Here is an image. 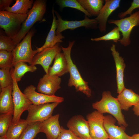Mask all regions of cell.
<instances>
[{"label": "cell", "instance_id": "1", "mask_svg": "<svg viewBox=\"0 0 139 139\" xmlns=\"http://www.w3.org/2000/svg\"><path fill=\"white\" fill-rule=\"evenodd\" d=\"M92 106L101 114L108 113L112 115L120 126L126 128L127 126L118 100L117 98L112 96L110 91H103L101 100L93 103Z\"/></svg>", "mask_w": 139, "mask_h": 139}, {"label": "cell", "instance_id": "2", "mask_svg": "<svg viewBox=\"0 0 139 139\" xmlns=\"http://www.w3.org/2000/svg\"><path fill=\"white\" fill-rule=\"evenodd\" d=\"M74 41H69L68 46L65 48L60 46L68 63V72L70 75L68 86L74 87L76 91H80L88 97L91 96V91L88 85V83L83 79L76 65L74 63L71 57L72 48Z\"/></svg>", "mask_w": 139, "mask_h": 139}, {"label": "cell", "instance_id": "3", "mask_svg": "<svg viewBox=\"0 0 139 139\" xmlns=\"http://www.w3.org/2000/svg\"><path fill=\"white\" fill-rule=\"evenodd\" d=\"M46 10V1L44 0H36L27 13V17L21 25L19 32L12 38L17 45L30 31L37 22L41 21Z\"/></svg>", "mask_w": 139, "mask_h": 139}, {"label": "cell", "instance_id": "4", "mask_svg": "<svg viewBox=\"0 0 139 139\" xmlns=\"http://www.w3.org/2000/svg\"><path fill=\"white\" fill-rule=\"evenodd\" d=\"M35 32V30L31 29L12 51L13 67L17 63L20 62L31 64L34 57L38 53L36 50L32 49L31 46L32 37Z\"/></svg>", "mask_w": 139, "mask_h": 139}, {"label": "cell", "instance_id": "5", "mask_svg": "<svg viewBox=\"0 0 139 139\" xmlns=\"http://www.w3.org/2000/svg\"><path fill=\"white\" fill-rule=\"evenodd\" d=\"M27 14H21L0 11V27L4 31L6 35L14 37L21 29L22 24L26 19Z\"/></svg>", "mask_w": 139, "mask_h": 139}, {"label": "cell", "instance_id": "6", "mask_svg": "<svg viewBox=\"0 0 139 139\" xmlns=\"http://www.w3.org/2000/svg\"><path fill=\"white\" fill-rule=\"evenodd\" d=\"M108 22L109 24L116 25L119 28L122 36L119 42L124 46H127L131 42L130 37L132 29L134 27L139 25V11L129 17L119 20H110Z\"/></svg>", "mask_w": 139, "mask_h": 139}, {"label": "cell", "instance_id": "7", "mask_svg": "<svg viewBox=\"0 0 139 139\" xmlns=\"http://www.w3.org/2000/svg\"><path fill=\"white\" fill-rule=\"evenodd\" d=\"M60 103L54 102L39 105L32 104L27 110L28 113L25 120L29 124L44 121L52 116L54 109Z\"/></svg>", "mask_w": 139, "mask_h": 139}, {"label": "cell", "instance_id": "8", "mask_svg": "<svg viewBox=\"0 0 139 139\" xmlns=\"http://www.w3.org/2000/svg\"><path fill=\"white\" fill-rule=\"evenodd\" d=\"M11 73L13 80L12 95L14 107L12 122H16L20 119L22 113L25 111L27 110L32 104L23 93L21 91L18 86V82L11 72Z\"/></svg>", "mask_w": 139, "mask_h": 139}, {"label": "cell", "instance_id": "9", "mask_svg": "<svg viewBox=\"0 0 139 139\" xmlns=\"http://www.w3.org/2000/svg\"><path fill=\"white\" fill-rule=\"evenodd\" d=\"M91 139H108V135L104 125V116L97 110L86 116Z\"/></svg>", "mask_w": 139, "mask_h": 139}, {"label": "cell", "instance_id": "10", "mask_svg": "<svg viewBox=\"0 0 139 139\" xmlns=\"http://www.w3.org/2000/svg\"><path fill=\"white\" fill-rule=\"evenodd\" d=\"M57 18L58 24L56 31V34L61 33L67 29L71 30L81 27L86 29H95L98 28V22L94 19H90L86 15L84 19L82 20L68 21L63 20L58 12L54 10Z\"/></svg>", "mask_w": 139, "mask_h": 139}, {"label": "cell", "instance_id": "11", "mask_svg": "<svg viewBox=\"0 0 139 139\" xmlns=\"http://www.w3.org/2000/svg\"><path fill=\"white\" fill-rule=\"evenodd\" d=\"M59 44L60 43H57L53 47L45 48L37 53L34 57L31 65H41L46 74H48L52 61L56 54L62 50Z\"/></svg>", "mask_w": 139, "mask_h": 139}, {"label": "cell", "instance_id": "12", "mask_svg": "<svg viewBox=\"0 0 139 139\" xmlns=\"http://www.w3.org/2000/svg\"><path fill=\"white\" fill-rule=\"evenodd\" d=\"M36 89L34 86L31 85L26 87L23 92L32 104L39 105L54 102L60 103L64 101L63 97L55 95H49L37 92L36 91Z\"/></svg>", "mask_w": 139, "mask_h": 139}, {"label": "cell", "instance_id": "13", "mask_svg": "<svg viewBox=\"0 0 139 139\" xmlns=\"http://www.w3.org/2000/svg\"><path fill=\"white\" fill-rule=\"evenodd\" d=\"M66 126L77 137L83 139H91L88 121L82 115L72 117L67 122Z\"/></svg>", "mask_w": 139, "mask_h": 139}, {"label": "cell", "instance_id": "14", "mask_svg": "<svg viewBox=\"0 0 139 139\" xmlns=\"http://www.w3.org/2000/svg\"><path fill=\"white\" fill-rule=\"evenodd\" d=\"M61 79L59 77L46 74L41 78L37 89L38 92L49 95H53L61 88Z\"/></svg>", "mask_w": 139, "mask_h": 139}, {"label": "cell", "instance_id": "15", "mask_svg": "<svg viewBox=\"0 0 139 139\" xmlns=\"http://www.w3.org/2000/svg\"><path fill=\"white\" fill-rule=\"evenodd\" d=\"M105 3L99 15L95 19L98 22V28L100 32H105L107 22L110 15L120 7V0H105Z\"/></svg>", "mask_w": 139, "mask_h": 139}, {"label": "cell", "instance_id": "16", "mask_svg": "<svg viewBox=\"0 0 139 139\" xmlns=\"http://www.w3.org/2000/svg\"><path fill=\"white\" fill-rule=\"evenodd\" d=\"M116 120L111 115L104 116V125L108 135V139H131V136L125 132L126 127L115 125Z\"/></svg>", "mask_w": 139, "mask_h": 139}, {"label": "cell", "instance_id": "17", "mask_svg": "<svg viewBox=\"0 0 139 139\" xmlns=\"http://www.w3.org/2000/svg\"><path fill=\"white\" fill-rule=\"evenodd\" d=\"M59 117V115L57 114L41 122L40 132L44 133L47 139H56L58 136L61 129Z\"/></svg>", "mask_w": 139, "mask_h": 139}, {"label": "cell", "instance_id": "18", "mask_svg": "<svg viewBox=\"0 0 139 139\" xmlns=\"http://www.w3.org/2000/svg\"><path fill=\"white\" fill-rule=\"evenodd\" d=\"M110 50L115 64L117 93L119 94L125 88L124 83V72L126 65L123 58L116 50V46L114 44L111 47Z\"/></svg>", "mask_w": 139, "mask_h": 139}, {"label": "cell", "instance_id": "19", "mask_svg": "<svg viewBox=\"0 0 139 139\" xmlns=\"http://www.w3.org/2000/svg\"><path fill=\"white\" fill-rule=\"evenodd\" d=\"M52 13L53 20L50 29L44 45L40 47H36V50L38 53L45 48L53 47L57 43L62 42V39L64 38V37L61 33L56 34V31L58 21L55 15L53 7L52 8Z\"/></svg>", "mask_w": 139, "mask_h": 139}, {"label": "cell", "instance_id": "20", "mask_svg": "<svg viewBox=\"0 0 139 139\" xmlns=\"http://www.w3.org/2000/svg\"><path fill=\"white\" fill-rule=\"evenodd\" d=\"M13 84L0 89V114L11 113L13 115L14 107L12 95Z\"/></svg>", "mask_w": 139, "mask_h": 139}, {"label": "cell", "instance_id": "21", "mask_svg": "<svg viewBox=\"0 0 139 139\" xmlns=\"http://www.w3.org/2000/svg\"><path fill=\"white\" fill-rule=\"evenodd\" d=\"M54 59L53 65L49 68L48 74L59 77L68 72V63L63 53L57 54Z\"/></svg>", "mask_w": 139, "mask_h": 139}, {"label": "cell", "instance_id": "22", "mask_svg": "<svg viewBox=\"0 0 139 139\" xmlns=\"http://www.w3.org/2000/svg\"><path fill=\"white\" fill-rule=\"evenodd\" d=\"M122 110L128 111L139 101V95L132 90L125 88L117 98Z\"/></svg>", "mask_w": 139, "mask_h": 139}, {"label": "cell", "instance_id": "23", "mask_svg": "<svg viewBox=\"0 0 139 139\" xmlns=\"http://www.w3.org/2000/svg\"><path fill=\"white\" fill-rule=\"evenodd\" d=\"M29 124L25 119H20L17 122H12L7 131V139H19Z\"/></svg>", "mask_w": 139, "mask_h": 139}, {"label": "cell", "instance_id": "24", "mask_svg": "<svg viewBox=\"0 0 139 139\" xmlns=\"http://www.w3.org/2000/svg\"><path fill=\"white\" fill-rule=\"evenodd\" d=\"M83 7L92 16L99 15L104 3L103 0H77Z\"/></svg>", "mask_w": 139, "mask_h": 139}, {"label": "cell", "instance_id": "25", "mask_svg": "<svg viewBox=\"0 0 139 139\" xmlns=\"http://www.w3.org/2000/svg\"><path fill=\"white\" fill-rule=\"evenodd\" d=\"M10 69L17 82L20 81L24 74L27 72H34L37 68L35 66L28 65L25 63L20 62L16 64Z\"/></svg>", "mask_w": 139, "mask_h": 139}, {"label": "cell", "instance_id": "26", "mask_svg": "<svg viewBox=\"0 0 139 139\" xmlns=\"http://www.w3.org/2000/svg\"><path fill=\"white\" fill-rule=\"evenodd\" d=\"M34 2L33 0H16L13 5L7 8L6 11L19 14H27L29 10L32 8Z\"/></svg>", "mask_w": 139, "mask_h": 139}, {"label": "cell", "instance_id": "27", "mask_svg": "<svg viewBox=\"0 0 139 139\" xmlns=\"http://www.w3.org/2000/svg\"><path fill=\"white\" fill-rule=\"evenodd\" d=\"M41 122L32 123L28 124L19 139H34L40 132Z\"/></svg>", "mask_w": 139, "mask_h": 139}, {"label": "cell", "instance_id": "28", "mask_svg": "<svg viewBox=\"0 0 139 139\" xmlns=\"http://www.w3.org/2000/svg\"><path fill=\"white\" fill-rule=\"evenodd\" d=\"M12 52L0 50V67L1 69L10 70L13 67Z\"/></svg>", "mask_w": 139, "mask_h": 139}, {"label": "cell", "instance_id": "29", "mask_svg": "<svg viewBox=\"0 0 139 139\" xmlns=\"http://www.w3.org/2000/svg\"><path fill=\"white\" fill-rule=\"evenodd\" d=\"M56 2L61 10L64 7L74 8L82 12L88 17L92 16L85 10L76 0H57Z\"/></svg>", "mask_w": 139, "mask_h": 139}, {"label": "cell", "instance_id": "30", "mask_svg": "<svg viewBox=\"0 0 139 139\" xmlns=\"http://www.w3.org/2000/svg\"><path fill=\"white\" fill-rule=\"evenodd\" d=\"M13 114L7 113L0 115V136L6 135L7 131L11 124Z\"/></svg>", "mask_w": 139, "mask_h": 139}, {"label": "cell", "instance_id": "31", "mask_svg": "<svg viewBox=\"0 0 139 139\" xmlns=\"http://www.w3.org/2000/svg\"><path fill=\"white\" fill-rule=\"evenodd\" d=\"M120 32L119 28L117 27H115L105 35L97 38H91V40L92 41H95L112 40L117 43L119 42L121 39Z\"/></svg>", "mask_w": 139, "mask_h": 139}, {"label": "cell", "instance_id": "32", "mask_svg": "<svg viewBox=\"0 0 139 139\" xmlns=\"http://www.w3.org/2000/svg\"><path fill=\"white\" fill-rule=\"evenodd\" d=\"M16 46L12 37L0 34V50L12 52Z\"/></svg>", "mask_w": 139, "mask_h": 139}, {"label": "cell", "instance_id": "33", "mask_svg": "<svg viewBox=\"0 0 139 139\" xmlns=\"http://www.w3.org/2000/svg\"><path fill=\"white\" fill-rule=\"evenodd\" d=\"M13 84V80L10 70H0V89Z\"/></svg>", "mask_w": 139, "mask_h": 139}, {"label": "cell", "instance_id": "34", "mask_svg": "<svg viewBox=\"0 0 139 139\" xmlns=\"http://www.w3.org/2000/svg\"><path fill=\"white\" fill-rule=\"evenodd\" d=\"M56 139H78V137L69 129L61 126L60 132Z\"/></svg>", "mask_w": 139, "mask_h": 139}, {"label": "cell", "instance_id": "35", "mask_svg": "<svg viewBox=\"0 0 139 139\" xmlns=\"http://www.w3.org/2000/svg\"><path fill=\"white\" fill-rule=\"evenodd\" d=\"M139 8V0H134L131 3L129 8L126 11L119 13L118 16L121 19L124 18L127 15H131L135 9Z\"/></svg>", "mask_w": 139, "mask_h": 139}, {"label": "cell", "instance_id": "36", "mask_svg": "<svg viewBox=\"0 0 139 139\" xmlns=\"http://www.w3.org/2000/svg\"><path fill=\"white\" fill-rule=\"evenodd\" d=\"M13 1V0H0V11H6Z\"/></svg>", "mask_w": 139, "mask_h": 139}, {"label": "cell", "instance_id": "37", "mask_svg": "<svg viewBox=\"0 0 139 139\" xmlns=\"http://www.w3.org/2000/svg\"><path fill=\"white\" fill-rule=\"evenodd\" d=\"M133 110L134 114L139 117V101L133 106Z\"/></svg>", "mask_w": 139, "mask_h": 139}, {"label": "cell", "instance_id": "38", "mask_svg": "<svg viewBox=\"0 0 139 139\" xmlns=\"http://www.w3.org/2000/svg\"><path fill=\"white\" fill-rule=\"evenodd\" d=\"M131 138V139H139V133L133 134Z\"/></svg>", "mask_w": 139, "mask_h": 139}, {"label": "cell", "instance_id": "39", "mask_svg": "<svg viewBox=\"0 0 139 139\" xmlns=\"http://www.w3.org/2000/svg\"><path fill=\"white\" fill-rule=\"evenodd\" d=\"M0 139H7L6 135L0 136Z\"/></svg>", "mask_w": 139, "mask_h": 139}, {"label": "cell", "instance_id": "40", "mask_svg": "<svg viewBox=\"0 0 139 139\" xmlns=\"http://www.w3.org/2000/svg\"><path fill=\"white\" fill-rule=\"evenodd\" d=\"M78 139H83L81 138H80L79 137H78Z\"/></svg>", "mask_w": 139, "mask_h": 139}, {"label": "cell", "instance_id": "41", "mask_svg": "<svg viewBox=\"0 0 139 139\" xmlns=\"http://www.w3.org/2000/svg\"><path fill=\"white\" fill-rule=\"evenodd\" d=\"M38 139H40V138H38Z\"/></svg>", "mask_w": 139, "mask_h": 139}, {"label": "cell", "instance_id": "42", "mask_svg": "<svg viewBox=\"0 0 139 139\" xmlns=\"http://www.w3.org/2000/svg\"></svg>", "mask_w": 139, "mask_h": 139}]
</instances>
